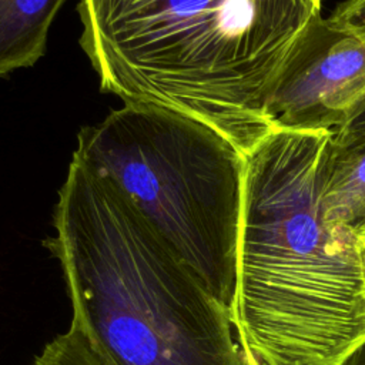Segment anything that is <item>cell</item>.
<instances>
[{"instance_id":"obj_1","label":"cell","mask_w":365,"mask_h":365,"mask_svg":"<svg viewBox=\"0 0 365 365\" xmlns=\"http://www.w3.org/2000/svg\"><path fill=\"white\" fill-rule=\"evenodd\" d=\"M331 145L275 130L245 155L230 311L247 365H345L365 344L359 235L325 214Z\"/></svg>"},{"instance_id":"obj_4","label":"cell","mask_w":365,"mask_h":365,"mask_svg":"<svg viewBox=\"0 0 365 365\" xmlns=\"http://www.w3.org/2000/svg\"><path fill=\"white\" fill-rule=\"evenodd\" d=\"M73 160L111 182L228 308L245 155L181 111L124 103L77 135Z\"/></svg>"},{"instance_id":"obj_12","label":"cell","mask_w":365,"mask_h":365,"mask_svg":"<svg viewBox=\"0 0 365 365\" xmlns=\"http://www.w3.org/2000/svg\"><path fill=\"white\" fill-rule=\"evenodd\" d=\"M358 235H359V241H361V252H362V259H364V267H365V231Z\"/></svg>"},{"instance_id":"obj_11","label":"cell","mask_w":365,"mask_h":365,"mask_svg":"<svg viewBox=\"0 0 365 365\" xmlns=\"http://www.w3.org/2000/svg\"><path fill=\"white\" fill-rule=\"evenodd\" d=\"M345 365H365V344L361 345L352 356L345 362Z\"/></svg>"},{"instance_id":"obj_8","label":"cell","mask_w":365,"mask_h":365,"mask_svg":"<svg viewBox=\"0 0 365 365\" xmlns=\"http://www.w3.org/2000/svg\"><path fill=\"white\" fill-rule=\"evenodd\" d=\"M31 365H106L86 338L68 327L64 334L53 338L34 358Z\"/></svg>"},{"instance_id":"obj_10","label":"cell","mask_w":365,"mask_h":365,"mask_svg":"<svg viewBox=\"0 0 365 365\" xmlns=\"http://www.w3.org/2000/svg\"><path fill=\"white\" fill-rule=\"evenodd\" d=\"M365 127V98L364 101L359 104V107L355 110V113L352 114V117L349 118V121L342 127ZM341 130V128H339ZM335 134V133H334Z\"/></svg>"},{"instance_id":"obj_6","label":"cell","mask_w":365,"mask_h":365,"mask_svg":"<svg viewBox=\"0 0 365 365\" xmlns=\"http://www.w3.org/2000/svg\"><path fill=\"white\" fill-rule=\"evenodd\" d=\"M324 202L329 221L356 234L365 231V127L332 134Z\"/></svg>"},{"instance_id":"obj_5","label":"cell","mask_w":365,"mask_h":365,"mask_svg":"<svg viewBox=\"0 0 365 365\" xmlns=\"http://www.w3.org/2000/svg\"><path fill=\"white\" fill-rule=\"evenodd\" d=\"M365 98V41L315 16L281 66L265 103L272 131L336 133Z\"/></svg>"},{"instance_id":"obj_3","label":"cell","mask_w":365,"mask_h":365,"mask_svg":"<svg viewBox=\"0 0 365 365\" xmlns=\"http://www.w3.org/2000/svg\"><path fill=\"white\" fill-rule=\"evenodd\" d=\"M44 245L106 365H247L230 308L107 180L71 160Z\"/></svg>"},{"instance_id":"obj_2","label":"cell","mask_w":365,"mask_h":365,"mask_svg":"<svg viewBox=\"0 0 365 365\" xmlns=\"http://www.w3.org/2000/svg\"><path fill=\"white\" fill-rule=\"evenodd\" d=\"M322 0H80V44L101 91L188 114L247 155L265 103Z\"/></svg>"},{"instance_id":"obj_7","label":"cell","mask_w":365,"mask_h":365,"mask_svg":"<svg viewBox=\"0 0 365 365\" xmlns=\"http://www.w3.org/2000/svg\"><path fill=\"white\" fill-rule=\"evenodd\" d=\"M66 0H0V77L33 66Z\"/></svg>"},{"instance_id":"obj_9","label":"cell","mask_w":365,"mask_h":365,"mask_svg":"<svg viewBox=\"0 0 365 365\" xmlns=\"http://www.w3.org/2000/svg\"><path fill=\"white\" fill-rule=\"evenodd\" d=\"M365 41V0H348L331 16Z\"/></svg>"}]
</instances>
